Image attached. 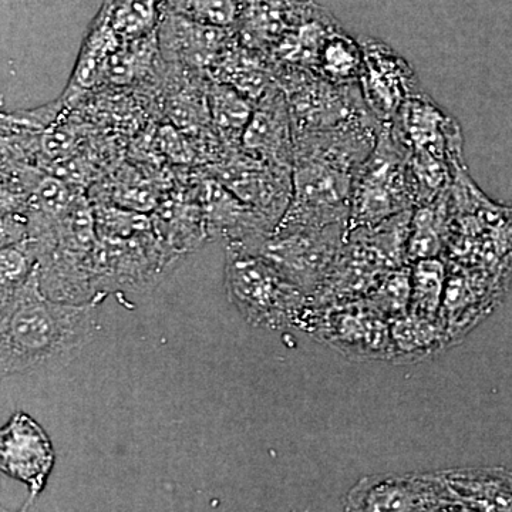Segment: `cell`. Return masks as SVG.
I'll return each mask as SVG.
<instances>
[{
	"label": "cell",
	"instance_id": "1",
	"mask_svg": "<svg viewBox=\"0 0 512 512\" xmlns=\"http://www.w3.org/2000/svg\"><path fill=\"white\" fill-rule=\"evenodd\" d=\"M0 312L3 376L66 365L97 329L96 303L57 301L43 291L40 262L29 281L2 301Z\"/></svg>",
	"mask_w": 512,
	"mask_h": 512
},
{
	"label": "cell",
	"instance_id": "2",
	"mask_svg": "<svg viewBox=\"0 0 512 512\" xmlns=\"http://www.w3.org/2000/svg\"><path fill=\"white\" fill-rule=\"evenodd\" d=\"M225 288L232 303L256 328H301L309 295L261 255L225 249Z\"/></svg>",
	"mask_w": 512,
	"mask_h": 512
},
{
	"label": "cell",
	"instance_id": "3",
	"mask_svg": "<svg viewBox=\"0 0 512 512\" xmlns=\"http://www.w3.org/2000/svg\"><path fill=\"white\" fill-rule=\"evenodd\" d=\"M414 205L410 150L392 123L383 124L375 148L356 174L349 229L379 224Z\"/></svg>",
	"mask_w": 512,
	"mask_h": 512
},
{
	"label": "cell",
	"instance_id": "4",
	"mask_svg": "<svg viewBox=\"0 0 512 512\" xmlns=\"http://www.w3.org/2000/svg\"><path fill=\"white\" fill-rule=\"evenodd\" d=\"M278 82L288 97L295 133L379 121L367 109L359 83H332L293 64L279 73Z\"/></svg>",
	"mask_w": 512,
	"mask_h": 512
},
{
	"label": "cell",
	"instance_id": "5",
	"mask_svg": "<svg viewBox=\"0 0 512 512\" xmlns=\"http://www.w3.org/2000/svg\"><path fill=\"white\" fill-rule=\"evenodd\" d=\"M301 328L349 359L393 362L392 322L366 299L323 308L309 303Z\"/></svg>",
	"mask_w": 512,
	"mask_h": 512
},
{
	"label": "cell",
	"instance_id": "6",
	"mask_svg": "<svg viewBox=\"0 0 512 512\" xmlns=\"http://www.w3.org/2000/svg\"><path fill=\"white\" fill-rule=\"evenodd\" d=\"M348 231L349 224L274 231L256 254L311 296L335 264Z\"/></svg>",
	"mask_w": 512,
	"mask_h": 512
},
{
	"label": "cell",
	"instance_id": "7",
	"mask_svg": "<svg viewBox=\"0 0 512 512\" xmlns=\"http://www.w3.org/2000/svg\"><path fill=\"white\" fill-rule=\"evenodd\" d=\"M345 511H460L440 471L375 474L357 481L343 500Z\"/></svg>",
	"mask_w": 512,
	"mask_h": 512
},
{
	"label": "cell",
	"instance_id": "8",
	"mask_svg": "<svg viewBox=\"0 0 512 512\" xmlns=\"http://www.w3.org/2000/svg\"><path fill=\"white\" fill-rule=\"evenodd\" d=\"M363 50L359 86L367 109L382 124L393 123L407 99L420 92L412 64L392 46L380 40L360 42Z\"/></svg>",
	"mask_w": 512,
	"mask_h": 512
},
{
	"label": "cell",
	"instance_id": "9",
	"mask_svg": "<svg viewBox=\"0 0 512 512\" xmlns=\"http://www.w3.org/2000/svg\"><path fill=\"white\" fill-rule=\"evenodd\" d=\"M439 320L451 345L476 328L497 305L508 274L447 262Z\"/></svg>",
	"mask_w": 512,
	"mask_h": 512
},
{
	"label": "cell",
	"instance_id": "10",
	"mask_svg": "<svg viewBox=\"0 0 512 512\" xmlns=\"http://www.w3.org/2000/svg\"><path fill=\"white\" fill-rule=\"evenodd\" d=\"M392 126L412 154L464 163V137L460 124L441 110L429 94L417 92L406 100Z\"/></svg>",
	"mask_w": 512,
	"mask_h": 512
},
{
	"label": "cell",
	"instance_id": "11",
	"mask_svg": "<svg viewBox=\"0 0 512 512\" xmlns=\"http://www.w3.org/2000/svg\"><path fill=\"white\" fill-rule=\"evenodd\" d=\"M55 460L52 440L29 414H13L0 430V470L25 484L30 500L45 490Z\"/></svg>",
	"mask_w": 512,
	"mask_h": 512
},
{
	"label": "cell",
	"instance_id": "12",
	"mask_svg": "<svg viewBox=\"0 0 512 512\" xmlns=\"http://www.w3.org/2000/svg\"><path fill=\"white\" fill-rule=\"evenodd\" d=\"M215 180L266 220L278 225L292 200V168L266 163L242 153Z\"/></svg>",
	"mask_w": 512,
	"mask_h": 512
},
{
	"label": "cell",
	"instance_id": "13",
	"mask_svg": "<svg viewBox=\"0 0 512 512\" xmlns=\"http://www.w3.org/2000/svg\"><path fill=\"white\" fill-rule=\"evenodd\" d=\"M241 143L245 153L259 160L293 168L295 128L288 97L278 84H272L256 101Z\"/></svg>",
	"mask_w": 512,
	"mask_h": 512
},
{
	"label": "cell",
	"instance_id": "14",
	"mask_svg": "<svg viewBox=\"0 0 512 512\" xmlns=\"http://www.w3.org/2000/svg\"><path fill=\"white\" fill-rule=\"evenodd\" d=\"M460 511L512 512V471L503 467L440 471Z\"/></svg>",
	"mask_w": 512,
	"mask_h": 512
},
{
	"label": "cell",
	"instance_id": "15",
	"mask_svg": "<svg viewBox=\"0 0 512 512\" xmlns=\"http://www.w3.org/2000/svg\"><path fill=\"white\" fill-rule=\"evenodd\" d=\"M451 190V187H450ZM450 190L436 200L413 208L407 239V262L443 258L451 222Z\"/></svg>",
	"mask_w": 512,
	"mask_h": 512
},
{
	"label": "cell",
	"instance_id": "16",
	"mask_svg": "<svg viewBox=\"0 0 512 512\" xmlns=\"http://www.w3.org/2000/svg\"><path fill=\"white\" fill-rule=\"evenodd\" d=\"M393 363H413L429 359L451 346L439 318L406 313L392 320Z\"/></svg>",
	"mask_w": 512,
	"mask_h": 512
},
{
	"label": "cell",
	"instance_id": "17",
	"mask_svg": "<svg viewBox=\"0 0 512 512\" xmlns=\"http://www.w3.org/2000/svg\"><path fill=\"white\" fill-rule=\"evenodd\" d=\"M362 66V45L338 28L320 47L315 72L332 83L355 84L359 83Z\"/></svg>",
	"mask_w": 512,
	"mask_h": 512
},
{
	"label": "cell",
	"instance_id": "18",
	"mask_svg": "<svg viewBox=\"0 0 512 512\" xmlns=\"http://www.w3.org/2000/svg\"><path fill=\"white\" fill-rule=\"evenodd\" d=\"M164 0H110L103 15L111 30L124 42L150 37Z\"/></svg>",
	"mask_w": 512,
	"mask_h": 512
},
{
	"label": "cell",
	"instance_id": "19",
	"mask_svg": "<svg viewBox=\"0 0 512 512\" xmlns=\"http://www.w3.org/2000/svg\"><path fill=\"white\" fill-rule=\"evenodd\" d=\"M410 266H412V299H410L409 312L424 318H439L447 282L446 259H419Z\"/></svg>",
	"mask_w": 512,
	"mask_h": 512
},
{
	"label": "cell",
	"instance_id": "20",
	"mask_svg": "<svg viewBox=\"0 0 512 512\" xmlns=\"http://www.w3.org/2000/svg\"><path fill=\"white\" fill-rule=\"evenodd\" d=\"M39 265V245L29 237L2 247L0 252V299L6 301L18 292Z\"/></svg>",
	"mask_w": 512,
	"mask_h": 512
},
{
	"label": "cell",
	"instance_id": "21",
	"mask_svg": "<svg viewBox=\"0 0 512 512\" xmlns=\"http://www.w3.org/2000/svg\"><path fill=\"white\" fill-rule=\"evenodd\" d=\"M168 12L210 28H229L238 22L245 0H164Z\"/></svg>",
	"mask_w": 512,
	"mask_h": 512
},
{
	"label": "cell",
	"instance_id": "22",
	"mask_svg": "<svg viewBox=\"0 0 512 512\" xmlns=\"http://www.w3.org/2000/svg\"><path fill=\"white\" fill-rule=\"evenodd\" d=\"M254 107L251 99L231 87H215L211 96V114L224 137L238 143L244 136Z\"/></svg>",
	"mask_w": 512,
	"mask_h": 512
},
{
	"label": "cell",
	"instance_id": "23",
	"mask_svg": "<svg viewBox=\"0 0 512 512\" xmlns=\"http://www.w3.org/2000/svg\"><path fill=\"white\" fill-rule=\"evenodd\" d=\"M365 299L390 322L409 313L412 299V266L407 264L390 271L376 286L375 291L370 292Z\"/></svg>",
	"mask_w": 512,
	"mask_h": 512
}]
</instances>
